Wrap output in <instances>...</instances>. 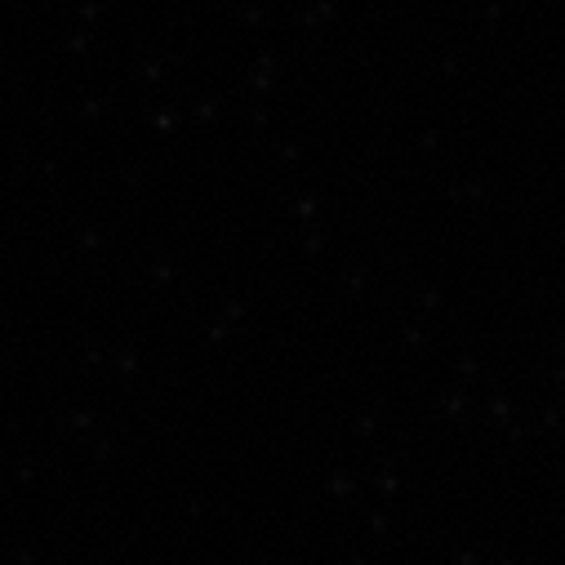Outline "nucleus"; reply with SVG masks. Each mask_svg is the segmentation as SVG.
<instances>
[]
</instances>
